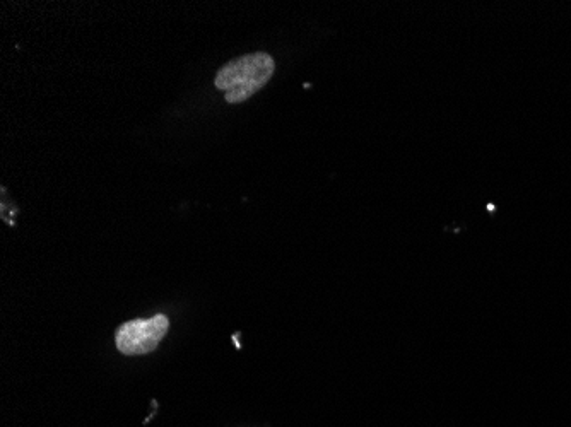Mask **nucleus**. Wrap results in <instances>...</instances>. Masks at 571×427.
<instances>
[{"mask_svg": "<svg viewBox=\"0 0 571 427\" xmlns=\"http://www.w3.org/2000/svg\"><path fill=\"white\" fill-rule=\"evenodd\" d=\"M274 69L276 64L269 53H250L223 65L216 74L214 84L224 91L228 103L238 105L259 93L271 81Z\"/></svg>", "mask_w": 571, "mask_h": 427, "instance_id": "1", "label": "nucleus"}, {"mask_svg": "<svg viewBox=\"0 0 571 427\" xmlns=\"http://www.w3.org/2000/svg\"><path fill=\"white\" fill-rule=\"evenodd\" d=\"M170 322L165 315H156L148 320H132L117 328L115 342L118 351L125 356H142L156 351L165 339Z\"/></svg>", "mask_w": 571, "mask_h": 427, "instance_id": "2", "label": "nucleus"}]
</instances>
